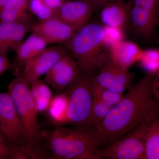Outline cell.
<instances>
[{
	"label": "cell",
	"instance_id": "cell-14",
	"mask_svg": "<svg viewBox=\"0 0 159 159\" xmlns=\"http://www.w3.org/2000/svg\"><path fill=\"white\" fill-rule=\"evenodd\" d=\"M143 51L136 43L123 40L109 48V60L122 68L128 70L139 60Z\"/></svg>",
	"mask_w": 159,
	"mask_h": 159
},
{
	"label": "cell",
	"instance_id": "cell-10",
	"mask_svg": "<svg viewBox=\"0 0 159 159\" xmlns=\"http://www.w3.org/2000/svg\"><path fill=\"white\" fill-rule=\"evenodd\" d=\"M92 80L103 87L122 93L132 85V77L129 70L110 60L93 74Z\"/></svg>",
	"mask_w": 159,
	"mask_h": 159
},
{
	"label": "cell",
	"instance_id": "cell-12",
	"mask_svg": "<svg viewBox=\"0 0 159 159\" xmlns=\"http://www.w3.org/2000/svg\"><path fill=\"white\" fill-rule=\"evenodd\" d=\"M32 32L42 37L48 44L67 43L76 31L57 16L41 21L32 28Z\"/></svg>",
	"mask_w": 159,
	"mask_h": 159
},
{
	"label": "cell",
	"instance_id": "cell-1",
	"mask_svg": "<svg viewBox=\"0 0 159 159\" xmlns=\"http://www.w3.org/2000/svg\"><path fill=\"white\" fill-rule=\"evenodd\" d=\"M154 74L146 73L116 106L104 120L92 129L99 146L106 147L145 122L159 119V100L154 97Z\"/></svg>",
	"mask_w": 159,
	"mask_h": 159
},
{
	"label": "cell",
	"instance_id": "cell-31",
	"mask_svg": "<svg viewBox=\"0 0 159 159\" xmlns=\"http://www.w3.org/2000/svg\"><path fill=\"white\" fill-rule=\"evenodd\" d=\"M9 1V0H0V10L6 6Z\"/></svg>",
	"mask_w": 159,
	"mask_h": 159
},
{
	"label": "cell",
	"instance_id": "cell-25",
	"mask_svg": "<svg viewBox=\"0 0 159 159\" xmlns=\"http://www.w3.org/2000/svg\"><path fill=\"white\" fill-rule=\"evenodd\" d=\"M20 146L11 143L2 132L0 131V159H15Z\"/></svg>",
	"mask_w": 159,
	"mask_h": 159
},
{
	"label": "cell",
	"instance_id": "cell-9",
	"mask_svg": "<svg viewBox=\"0 0 159 159\" xmlns=\"http://www.w3.org/2000/svg\"><path fill=\"white\" fill-rule=\"evenodd\" d=\"M80 72L76 61L67 53L47 73L44 81L55 90L62 91L69 88Z\"/></svg>",
	"mask_w": 159,
	"mask_h": 159
},
{
	"label": "cell",
	"instance_id": "cell-6",
	"mask_svg": "<svg viewBox=\"0 0 159 159\" xmlns=\"http://www.w3.org/2000/svg\"><path fill=\"white\" fill-rule=\"evenodd\" d=\"M154 122L143 123L112 144L99 148L98 159H145L146 139Z\"/></svg>",
	"mask_w": 159,
	"mask_h": 159
},
{
	"label": "cell",
	"instance_id": "cell-28",
	"mask_svg": "<svg viewBox=\"0 0 159 159\" xmlns=\"http://www.w3.org/2000/svg\"><path fill=\"white\" fill-rule=\"evenodd\" d=\"M9 66V61L6 54L0 52V76L8 70Z\"/></svg>",
	"mask_w": 159,
	"mask_h": 159
},
{
	"label": "cell",
	"instance_id": "cell-33",
	"mask_svg": "<svg viewBox=\"0 0 159 159\" xmlns=\"http://www.w3.org/2000/svg\"><path fill=\"white\" fill-rule=\"evenodd\" d=\"M0 131H1V129H0ZM1 132H2V131H1Z\"/></svg>",
	"mask_w": 159,
	"mask_h": 159
},
{
	"label": "cell",
	"instance_id": "cell-16",
	"mask_svg": "<svg viewBox=\"0 0 159 159\" xmlns=\"http://www.w3.org/2000/svg\"><path fill=\"white\" fill-rule=\"evenodd\" d=\"M100 19L104 26L125 29L129 23L128 7L124 1L109 3L101 9Z\"/></svg>",
	"mask_w": 159,
	"mask_h": 159
},
{
	"label": "cell",
	"instance_id": "cell-22",
	"mask_svg": "<svg viewBox=\"0 0 159 159\" xmlns=\"http://www.w3.org/2000/svg\"><path fill=\"white\" fill-rule=\"evenodd\" d=\"M139 62L140 66L146 73L156 75L159 72V49L144 50Z\"/></svg>",
	"mask_w": 159,
	"mask_h": 159
},
{
	"label": "cell",
	"instance_id": "cell-32",
	"mask_svg": "<svg viewBox=\"0 0 159 159\" xmlns=\"http://www.w3.org/2000/svg\"><path fill=\"white\" fill-rule=\"evenodd\" d=\"M157 26H158V27L159 35V18H158V20L157 24Z\"/></svg>",
	"mask_w": 159,
	"mask_h": 159
},
{
	"label": "cell",
	"instance_id": "cell-21",
	"mask_svg": "<svg viewBox=\"0 0 159 159\" xmlns=\"http://www.w3.org/2000/svg\"><path fill=\"white\" fill-rule=\"evenodd\" d=\"M112 107L99 99L93 98L90 114L85 127L93 128L104 120Z\"/></svg>",
	"mask_w": 159,
	"mask_h": 159
},
{
	"label": "cell",
	"instance_id": "cell-7",
	"mask_svg": "<svg viewBox=\"0 0 159 159\" xmlns=\"http://www.w3.org/2000/svg\"><path fill=\"white\" fill-rule=\"evenodd\" d=\"M126 4L134 33L141 38H150L157 24L159 0H128Z\"/></svg>",
	"mask_w": 159,
	"mask_h": 159
},
{
	"label": "cell",
	"instance_id": "cell-13",
	"mask_svg": "<svg viewBox=\"0 0 159 159\" xmlns=\"http://www.w3.org/2000/svg\"><path fill=\"white\" fill-rule=\"evenodd\" d=\"M94 10L88 0L68 1L57 9L56 16L77 31L88 24Z\"/></svg>",
	"mask_w": 159,
	"mask_h": 159
},
{
	"label": "cell",
	"instance_id": "cell-19",
	"mask_svg": "<svg viewBox=\"0 0 159 159\" xmlns=\"http://www.w3.org/2000/svg\"><path fill=\"white\" fill-rule=\"evenodd\" d=\"M90 88L93 98L99 99L111 107L118 104L124 96L123 93L111 90L97 84L92 79Z\"/></svg>",
	"mask_w": 159,
	"mask_h": 159
},
{
	"label": "cell",
	"instance_id": "cell-18",
	"mask_svg": "<svg viewBox=\"0 0 159 159\" xmlns=\"http://www.w3.org/2000/svg\"><path fill=\"white\" fill-rule=\"evenodd\" d=\"M68 101L67 93L59 94L52 97L47 111L52 122L57 125L65 124Z\"/></svg>",
	"mask_w": 159,
	"mask_h": 159
},
{
	"label": "cell",
	"instance_id": "cell-2",
	"mask_svg": "<svg viewBox=\"0 0 159 159\" xmlns=\"http://www.w3.org/2000/svg\"><path fill=\"white\" fill-rule=\"evenodd\" d=\"M50 157L54 159H98L99 141L91 128L57 126L43 131Z\"/></svg>",
	"mask_w": 159,
	"mask_h": 159
},
{
	"label": "cell",
	"instance_id": "cell-11",
	"mask_svg": "<svg viewBox=\"0 0 159 159\" xmlns=\"http://www.w3.org/2000/svg\"><path fill=\"white\" fill-rule=\"evenodd\" d=\"M67 52L61 46L47 48L25 65L23 76L31 83L47 73Z\"/></svg>",
	"mask_w": 159,
	"mask_h": 159
},
{
	"label": "cell",
	"instance_id": "cell-23",
	"mask_svg": "<svg viewBox=\"0 0 159 159\" xmlns=\"http://www.w3.org/2000/svg\"><path fill=\"white\" fill-rule=\"evenodd\" d=\"M29 9L41 21L56 16V10L46 5L44 0H29Z\"/></svg>",
	"mask_w": 159,
	"mask_h": 159
},
{
	"label": "cell",
	"instance_id": "cell-17",
	"mask_svg": "<svg viewBox=\"0 0 159 159\" xmlns=\"http://www.w3.org/2000/svg\"><path fill=\"white\" fill-rule=\"evenodd\" d=\"M48 45V43L42 37L32 32V34L25 41L21 43L16 50L18 63L20 65L25 66L47 48Z\"/></svg>",
	"mask_w": 159,
	"mask_h": 159
},
{
	"label": "cell",
	"instance_id": "cell-3",
	"mask_svg": "<svg viewBox=\"0 0 159 159\" xmlns=\"http://www.w3.org/2000/svg\"><path fill=\"white\" fill-rule=\"evenodd\" d=\"M104 37V26L90 23L77 30L68 42L80 72L95 74L109 60Z\"/></svg>",
	"mask_w": 159,
	"mask_h": 159
},
{
	"label": "cell",
	"instance_id": "cell-27",
	"mask_svg": "<svg viewBox=\"0 0 159 159\" xmlns=\"http://www.w3.org/2000/svg\"><path fill=\"white\" fill-rule=\"evenodd\" d=\"M93 6L94 10H98L103 8L106 5L116 1H124L125 0H88Z\"/></svg>",
	"mask_w": 159,
	"mask_h": 159
},
{
	"label": "cell",
	"instance_id": "cell-15",
	"mask_svg": "<svg viewBox=\"0 0 159 159\" xmlns=\"http://www.w3.org/2000/svg\"><path fill=\"white\" fill-rule=\"evenodd\" d=\"M25 21L0 22V52L16 50L28 31Z\"/></svg>",
	"mask_w": 159,
	"mask_h": 159
},
{
	"label": "cell",
	"instance_id": "cell-30",
	"mask_svg": "<svg viewBox=\"0 0 159 159\" xmlns=\"http://www.w3.org/2000/svg\"><path fill=\"white\" fill-rule=\"evenodd\" d=\"M44 1L47 6L56 10L65 2L63 0H44Z\"/></svg>",
	"mask_w": 159,
	"mask_h": 159
},
{
	"label": "cell",
	"instance_id": "cell-24",
	"mask_svg": "<svg viewBox=\"0 0 159 159\" xmlns=\"http://www.w3.org/2000/svg\"><path fill=\"white\" fill-rule=\"evenodd\" d=\"M30 91L34 101L40 99L51 100L53 97L48 84L39 79L30 83Z\"/></svg>",
	"mask_w": 159,
	"mask_h": 159
},
{
	"label": "cell",
	"instance_id": "cell-29",
	"mask_svg": "<svg viewBox=\"0 0 159 159\" xmlns=\"http://www.w3.org/2000/svg\"><path fill=\"white\" fill-rule=\"evenodd\" d=\"M152 88L154 97L157 100H159V72L156 74L154 78Z\"/></svg>",
	"mask_w": 159,
	"mask_h": 159
},
{
	"label": "cell",
	"instance_id": "cell-20",
	"mask_svg": "<svg viewBox=\"0 0 159 159\" xmlns=\"http://www.w3.org/2000/svg\"><path fill=\"white\" fill-rule=\"evenodd\" d=\"M145 159H159V119L152 122L148 130L145 145Z\"/></svg>",
	"mask_w": 159,
	"mask_h": 159
},
{
	"label": "cell",
	"instance_id": "cell-8",
	"mask_svg": "<svg viewBox=\"0 0 159 159\" xmlns=\"http://www.w3.org/2000/svg\"><path fill=\"white\" fill-rule=\"evenodd\" d=\"M0 129L11 143L25 147L21 122L8 92L0 93Z\"/></svg>",
	"mask_w": 159,
	"mask_h": 159
},
{
	"label": "cell",
	"instance_id": "cell-4",
	"mask_svg": "<svg viewBox=\"0 0 159 159\" xmlns=\"http://www.w3.org/2000/svg\"><path fill=\"white\" fill-rule=\"evenodd\" d=\"M8 93L21 122L25 147L30 152L43 139V131L38 121L39 112L31 94L30 83L21 74L9 84Z\"/></svg>",
	"mask_w": 159,
	"mask_h": 159
},
{
	"label": "cell",
	"instance_id": "cell-5",
	"mask_svg": "<svg viewBox=\"0 0 159 159\" xmlns=\"http://www.w3.org/2000/svg\"><path fill=\"white\" fill-rule=\"evenodd\" d=\"M94 74L80 72L77 79L69 87L65 124L85 127L93 105L90 85Z\"/></svg>",
	"mask_w": 159,
	"mask_h": 159
},
{
	"label": "cell",
	"instance_id": "cell-26",
	"mask_svg": "<svg viewBox=\"0 0 159 159\" xmlns=\"http://www.w3.org/2000/svg\"><path fill=\"white\" fill-rule=\"evenodd\" d=\"M104 26V41L108 48L124 40V29L111 26Z\"/></svg>",
	"mask_w": 159,
	"mask_h": 159
}]
</instances>
